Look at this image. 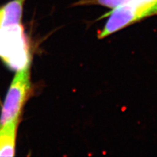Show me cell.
Segmentation results:
<instances>
[{
	"instance_id": "obj_4",
	"label": "cell",
	"mask_w": 157,
	"mask_h": 157,
	"mask_svg": "<svg viewBox=\"0 0 157 157\" xmlns=\"http://www.w3.org/2000/svg\"><path fill=\"white\" fill-rule=\"evenodd\" d=\"M18 122L13 121L0 127V156H14L15 155Z\"/></svg>"
},
{
	"instance_id": "obj_5",
	"label": "cell",
	"mask_w": 157,
	"mask_h": 157,
	"mask_svg": "<svg viewBox=\"0 0 157 157\" xmlns=\"http://www.w3.org/2000/svg\"><path fill=\"white\" fill-rule=\"evenodd\" d=\"M26 0H12L0 8L1 27L21 24L23 7Z\"/></svg>"
},
{
	"instance_id": "obj_3",
	"label": "cell",
	"mask_w": 157,
	"mask_h": 157,
	"mask_svg": "<svg viewBox=\"0 0 157 157\" xmlns=\"http://www.w3.org/2000/svg\"><path fill=\"white\" fill-rule=\"evenodd\" d=\"M29 67L18 71L7 94L0 117V127L18 121L31 88Z\"/></svg>"
},
{
	"instance_id": "obj_1",
	"label": "cell",
	"mask_w": 157,
	"mask_h": 157,
	"mask_svg": "<svg viewBox=\"0 0 157 157\" xmlns=\"http://www.w3.org/2000/svg\"><path fill=\"white\" fill-rule=\"evenodd\" d=\"M0 58L17 71L29 67L30 56L21 24L0 28Z\"/></svg>"
},
{
	"instance_id": "obj_6",
	"label": "cell",
	"mask_w": 157,
	"mask_h": 157,
	"mask_svg": "<svg viewBox=\"0 0 157 157\" xmlns=\"http://www.w3.org/2000/svg\"><path fill=\"white\" fill-rule=\"evenodd\" d=\"M145 3L143 0H81L75 3L77 6H88V5H97L111 9H115L128 4Z\"/></svg>"
},
{
	"instance_id": "obj_7",
	"label": "cell",
	"mask_w": 157,
	"mask_h": 157,
	"mask_svg": "<svg viewBox=\"0 0 157 157\" xmlns=\"http://www.w3.org/2000/svg\"><path fill=\"white\" fill-rule=\"evenodd\" d=\"M144 2L146 3H151V2H157V0H143Z\"/></svg>"
},
{
	"instance_id": "obj_8",
	"label": "cell",
	"mask_w": 157,
	"mask_h": 157,
	"mask_svg": "<svg viewBox=\"0 0 157 157\" xmlns=\"http://www.w3.org/2000/svg\"><path fill=\"white\" fill-rule=\"evenodd\" d=\"M0 28H1V12H0Z\"/></svg>"
},
{
	"instance_id": "obj_2",
	"label": "cell",
	"mask_w": 157,
	"mask_h": 157,
	"mask_svg": "<svg viewBox=\"0 0 157 157\" xmlns=\"http://www.w3.org/2000/svg\"><path fill=\"white\" fill-rule=\"evenodd\" d=\"M155 15H157V2L128 4L117 7L106 14L107 20L98 37L105 38L136 22Z\"/></svg>"
}]
</instances>
